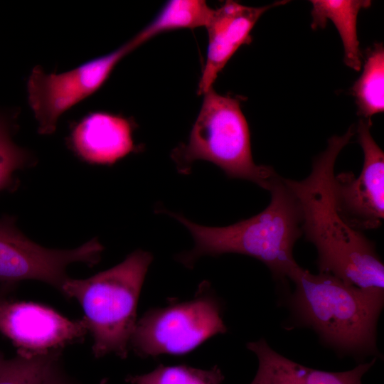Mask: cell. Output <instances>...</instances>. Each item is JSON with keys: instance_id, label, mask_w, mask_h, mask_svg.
Instances as JSON below:
<instances>
[{"instance_id": "obj_1", "label": "cell", "mask_w": 384, "mask_h": 384, "mask_svg": "<svg viewBox=\"0 0 384 384\" xmlns=\"http://www.w3.org/2000/svg\"><path fill=\"white\" fill-rule=\"evenodd\" d=\"M355 133L352 125L345 134L331 137L326 149L314 158L306 178L284 181L299 205L303 235L317 250L319 272L332 274L348 285L384 291V265L374 242L342 220L334 201L336 160Z\"/></svg>"}, {"instance_id": "obj_2", "label": "cell", "mask_w": 384, "mask_h": 384, "mask_svg": "<svg viewBox=\"0 0 384 384\" xmlns=\"http://www.w3.org/2000/svg\"><path fill=\"white\" fill-rule=\"evenodd\" d=\"M271 201L264 210L236 223L208 227L191 221L183 214L162 208L159 212L173 217L191 234L193 247L176 256L186 267L192 268L203 256L237 253L263 262L273 277L289 279L299 266L293 257L294 246L303 235L302 215L294 195L279 177L270 190Z\"/></svg>"}, {"instance_id": "obj_3", "label": "cell", "mask_w": 384, "mask_h": 384, "mask_svg": "<svg viewBox=\"0 0 384 384\" xmlns=\"http://www.w3.org/2000/svg\"><path fill=\"white\" fill-rule=\"evenodd\" d=\"M289 279L295 285L291 304L302 324L341 351L376 352V328L384 291L348 285L332 274H311L300 266Z\"/></svg>"}, {"instance_id": "obj_4", "label": "cell", "mask_w": 384, "mask_h": 384, "mask_svg": "<svg viewBox=\"0 0 384 384\" xmlns=\"http://www.w3.org/2000/svg\"><path fill=\"white\" fill-rule=\"evenodd\" d=\"M151 253L137 250L119 264L87 279L68 278L60 292L75 299L84 312L95 358L127 357L137 323V304Z\"/></svg>"}, {"instance_id": "obj_5", "label": "cell", "mask_w": 384, "mask_h": 384, "mask_svg": "<svg viewBox=\"0 0 384 384\" xmlns=\"http://www.w3.org/2000/svg\"><path fill=\"white\" fill-rule=\"evenodd\" d=\"M203 95L188 142L171 152L178 172L188 175L196 161H208L228 177L251 181L270 191L279 175L272 166L253 161L250 130L239 100L218 94L213 87Z\"/></svg>"}, {"instance_id": "obj_6", "label": "cell", "mask_w": 384, "mask_h": 384, "mask_svg": "<svg viewBox=\"0 0 384 384\" xmlns=\"http://www.w3.org/2000/svg\"><path fill=\"white\" fill-rule=\"evenodd\" d=\"M227 330L221 302L210 282L203 281L192 299H170L166 306L146 311L137 321L129 346L141 358L183 355Z\"/></svg>"}, {"instance_id": "obj_7", "label": "cell", "mask_w": 384, "mask_h": 384, "mask_svg": "<svg viewBox=\"0 0 384 384\" xmlns=\"http://www.w3.org/2000/svg\"><path fill=\"white\" fill-rule=\"evenodd\" d=\"M134 37L111 53L63 73H46L39 66L32 70L28 97L40 134H53L64 112L102 85L118 62L141 45Z\"/></svg>"}, {"instance_id": "obj_8", "label": "cell", "mask_w": 384, "mask_h": 384, "mask_svg": "<svg viewBox=\"0 0 384 384\" xmlns=\"http://www.w3.org/2000/svg\"><path fill=\"white\" fill-rule=\"evenodd\" d=\"M12 217L0 219V282L15 284L35 279L60 292L69 278L68 266L82 262L90 267L97 264L104 247L97 238L68 250L43 247L29 240L15 225Z\"/></svg>"}, {"instance_id": "obj_9", "label": "cell", "mask_w": 384, "mask_h": 384, "mask_svg": "<svg viewBox=\"0 0 384 384\" xmlns=\"http://www.w3.org/2000/svg\"><path fill=\"white\" fill-rule=\"evenodd\" d=\"M371 120L361 119L356 132L363 152L358 177L351 171L335 174L334 205L342 220L356 230L380 228L384 219V153L370 133Z\"/></svg>"}, {"instance_id": "obj_10", "label": "cell", "mask_w": 384, "mask_h": 384, "mask_svg": "<svg viewBox=\"0 0 384 384\" xmlns=\"http://www.w3.org/2000/svg\"><path fill=\"white\" fill-rule=\"evenodd\" d=\"M0 332L18 356L29 358L61 352L82 341L88 329L83 318L70 319L50 306L6 298L0 304Z\"/></svg>"}, {"instance_id": "obj_11", "label": "cell", "mask_w": 384, "mask_h": 384, "mask_svg": "<svg viewBox=\"0 0 384 384\" xmlns=\"http://www.w3.org/2000/svg\"><path fill=\"white\" fill-rule=\"evenodd\" d=\"M289 1H277L261 7L242 5L227 1L217 9L206 26L208 47L206 62L198 85V94H204L215 82L236 50L251 41L250 32L260 17L270 9Z\"/></svg>"}, {"instance_id": "obj_12", "label": "cell", "mask_w": 384, "mask_h": 384, "mask_svg": "<svg viewBox=\"0 0 384 384\" xmlns=\"http://www.w3.org/2000/svg\"><path fill=\"white\" fill-rule=\"evenodd\" d=\"M131 122L120 116L95 112L73 129L70 142L73 151L89 164L112 165L138 148L132 138Z\"/></svg>"}, {"instance_id": "obj_13", "label": "cell", "mask_w": 384, "mask_h": 384, "mask_svg": "<svg viewBox=\"0 0 384 384\" xmlns=\"http://www.w3.org/2000/svg\"><path fill=\"white\" fill-rule=\"evenodd\" d=\"M247 348L258 359V368L250 384H362L363 376L375 360L360 363L343 372H328L310 368L282 356L261 338L249 342Z\"/></svg>"}, {"instance_id": "obj_14", "label": "cell", "mask_w": 384, "mask_h": 384, "mask_svg": "<svg viewBox=\"0 0 384 384\" xmlns=\"http://www.w3.org/2000/svg\"><path fill=\"white\" fill-rule=\"evenodd\" d=\"M313 29L324 28L328 19L336 27L344 48V62L358 71L361 68V53L357 36L356 22L359 11L370 6L371 1L313 0Z\"/></svg>"}, {"instance_id": "obj_15", "label": "cell", "mask_w": 384, "mask_h": 384, "mask_svg": "<svg viewBox=\"0 0 384 384\" xmlns=\"http://www.w3.org/2000/svg\"><path fill=\"white\" fill-rule=\"evenodd\" d=\"M358 114L370 119L384 110V47L375 43L367 50L363 70L351 88Z\"/></svg>"}, {"instance_id": "obj_16", "label": "cell", "mask_w": 384, "mask_h": 384, "mask_svg": "<svg viewBox=\"0 0 384 384\" xmlns=\"http://www.w3.org/2000/svg\"><path fill=\"white\" fill-rule=\"evenodd\" d=\"M213 11L202 0L170 1L157 17L135 37L142 44L164 31L183 28L206 27Z\"/></svg>"}, {"instance_id": "obj_17", "label": "cell", "mask_w": 384, "mask_h": 384, "mask_svg": "<svg viewBox=\"0 0 384 384\" xmlns=\"http://www.w3.org/2000/svg\"><path fill=\"white\" fill-rule=\"evenodd\" d=\"M61 352L6 359L0 355V384H43L60 363Z\"/></svg>"}, {"instance_id": "obj_18", "label": "cell", "mask_w": 384, "mask_h": 384, "mask_svg": "<svg viewBox=\"0 0 384 384\" xmlns=\"http://www.w3.org/2000/svg\"><path fill=\"white\" fill-rule=\"evenodd\" d=\"M223 380L224 375L217 366L203 370L186 365L163 364L150 373L129 375L125 379L130 384H221Z\"/></svg>"}, {"instance_id": "obj_19", "label": "cell", "mask_w": 384, "mask_h": 384, "mask_svg": "<svg viewBox=\"0 0 384 384\" xmlns=\"http://www.w3.org/2000/svg\"><path fill=\"white\" fill-rule=\"evenodd\" d=\"M30 163V154L13 142L9 124L0 117V191L14 190L16 186L14 173Z\"/></svg>"}, {"instance_id": "obj_20", "label": "cell", "mask_w": 384, "mask_h": 384, "mask_svg": "<svg viewBox=\"0 0 384 384\" xmlns=\"http://www.w3.org/2000/svg\"><path fill=\"white\" fill-rule=\"evenodd\" d=\"M43 384H71L61 370L59 365L55 367L44 380Z\"/></svg>"}, {"instance_id": "obj_21", "label": "cell", "mask_w": 384, "mask_h": 384, "mask_svg": "<svg viewBox=\"0 0 384 384\" xmlns=\"http://www.w3.org/2000/svg\"><path fill=\"white\" fill-rule=\"evenodd\" d=\"M14 284L3 283L0 287V304L6 298L10 291L13 289Z\"/></svg>"}, {"instance_id": "obj_22", "label": "cell", "mask_w": 384, "mask_h": 384, "mask_svg": "<svg viewBox=\"0 0 384 384\" xmlns=\"http://www.w3.org/2000/svg\"><path fill=\"white\" fill-rule=\"evenodd\" d=\"M105 384H106V382H105Z\"/></svg>"}]
</instances>
